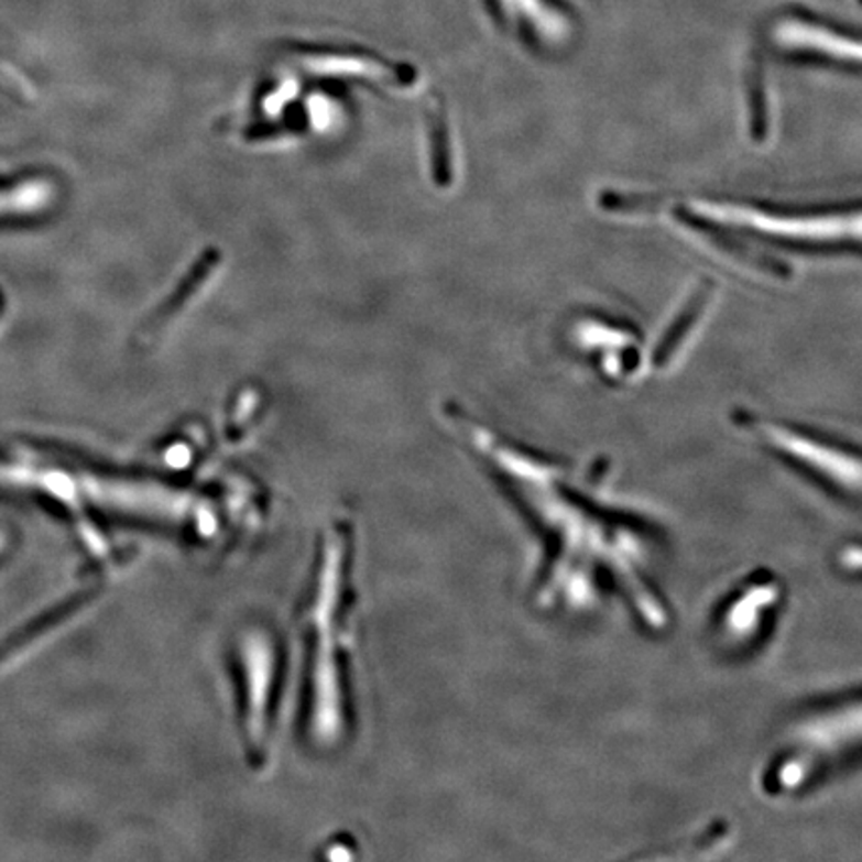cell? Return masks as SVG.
Returning a JSON list of instances; mask_svg holds the SVG:
<instances>
[{
    "label": "cell",
    "instance_id": "obj_5",
    "mask_svg": "<svg viewBox=\"0 0 862 862\" xmlns=\"http://www.w3.org/2000/svg\"><path fill=\"white\" fill-rule=\"evenodd\" d=\"M508 12L527 22L543 43L565 44L571 41L575 21L571 12L557 0H498Z\"/></svg>",
    "mask_w": 862,
    "mask_h": 862
},
{
    "label": "cell",
    "instance_id": "obj_7",
    "mask_svg": "<svg viewBox=\"0 0 862 862\" xmlns=\"http://www.w3.org/2000/svg\"><path fill=\"white\" fill-rule=\"evenodd\" d=\"M861 4H862V0H861Z\"/></svg>",
    "mask_w": 862,
    "mask_h": 862
},
{
    "label": "cell",
    "instance_id": "obj_2",
    "mask_svg": "<svg viewBox=\"0 0 862 862\" xmlns=\"http://www.w3.org/2000/svg\"><path fill=\"white\" fill-rule=\"evenodd\" d=\"M685 212L723 228L751 230L771 242L798 248H849L862 244V210L837 214L763 212L734 204L695 203Z\"/></svg>",
    "mask_w": 862,
    "mask_h": 862
},
{
    "label": "cell",
    "instance_id": "obj_3",
    "mask_svg": "<svg viewBox=\"0 0 862 862\" xmlns=\"http://www.w3.org/2000/svg\"><path fill=\"white\" fill-rule=\"evenodd\" d=\"M771 51L790 63L862 70V32L805 9H785L766 26Z\"/></svg>",
    "mask_w": 862,
    "mask_h": 862
},
{
    "label": "cell",
    "instance_id": "obj_6",
    "mask_svg": "<svg viewBox=\"0 0 862 862\" xmlns=\"http://www.w3.org/2000/svg\"><path fill=\"white\" fill-rule=\"evenodd\" d=\"M709 299H711V296L705 290L702 294L692 298V306H689V309L683 314L679 321L673 324V328L667 331V338L661 341L659 350H657L655 363L659 368H665L667 363L673 362V358H677L681 353L679 350H681L683 346L691 340L695 328L699 326L701 316H705V309L709 306Z\"/></svg>",
    "mask_w": 862,
    "mask_h": 862
},
{
    "label": "cell",
    "instance_id": "obj_4",
    "mask_svg": "<svg viewBox=\"0 0 862 862\" xmlns=\"http://www.w3.org/2000/svg\"><path fill=\"white\" fill-rule=\"evenodd\" d=\"M756 436L773 447L781 456L797 461L803 468L815 471L820 481L839 490H861L862 458L829 441L807 436L797 429L773 426L766 422H753Z\"/></svg>",
    "mask_w": 862,
    "mask_h": 862
},
{
    "label": "cell",
    "instance_id": "obj_1",
    "mask_svg": "<svg viewBox=\"0 0 862 862\" xmlns=\"http://www.w3.org/2000/svg\"><path fill=\"white\" fill-rule=\"evenodd\" d=\"M500 463L508 481H513L517 498L532 510L533 517L545 527L554 545L549 569L557 574L547 586L564 577L565 586H574L571 601H577V586H583V597L599 583L628 593L639 605V615L657 621L663 615L657 593L650 581L651 539L653 535L637 522L615 510L605 501L583 498L571 490L561 471L520 458L511 451L500 454Z\"/></svg>",
    "mask_w": 862,
    "mask_h": 862
}]
</instances>
